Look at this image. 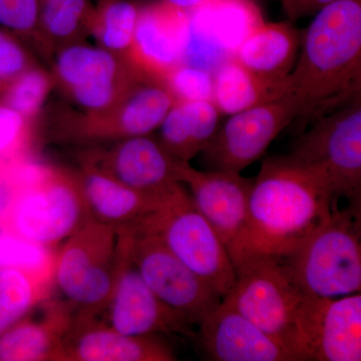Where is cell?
<instances>
[{"instance_id":"d6a6232c","label":"cell","mask_w":361,"mask_h":361,"mask_svg":"<svg viewBox=\"0 0 361 361\" xmlns=\"http://www.w3.org/2000/svg\"><path fill=\"white\" fill-rule=\"evenodd\" d=\"M35 66L20 39L0 27V94L23 71Z\"/></svg>"},{"instance_id":"7c38bea8","label":"cell","mask_w":361,"mask_h":361,"mask_svg":"<svg viewBox=\"0 0 361 361\" xmlns=\"http://www.w3.org/2000/svg\"><path fill=\"white\" fill-rule=\"evenodd\" d=\"M298 111L295 97L288 94L230 116L201 152L202 164L207 170L241 173L264 155L271 142L295 120Z\"/></svg>"},{"instance_id":"f1b7e54d","label":"cell","mask_w":361,"mask_h":361,"mask_svg":"<svg viewBox=\"0 0 361 361\" xmlns=\"http://www.w3.org/2000/svg\"><path fill=\"white\" fill-rule=\"evenodd\" d=\"M54 82L47 71L39 66H32L18 75L0 94V103L18 111L30 123L39 114Z\"/></svg>"},{"instance_id":"ac0fdd59","label":"cell","mask_w":361,"mask_h":361,"mask_svg":"<svg viewBox=\"0 0 361 361\" xmlns=\"http://www.w3.org/2000/svg\"><path fill=\"white\" fill-rule=\"evenodd\" d=\"M174 349L159 334L128 336L94 322H75L58 361H175Z\"/></svg>"},{"instance_id":"7a4b0ae2","label":"cell","mask_w":361,"mask_h":361,"mask_svg":"<svg viewBox=\"0 0 361 361\" xmlns=\"http://www.w3.org/2000/svg\"><path fill=\"white\" fill-rule=\"evenodd\" d=\"M288 80L305 127L361 99V0H338L315 14Z\"/></svg>"},{"instance_id":"e575fe53","label":"cell","mask_w":361,"mask_h":361,"mask_svg":"<svg viewBox=\"0 0 361 361\" xmlns=\"http://www.w3.org/2000/svg\"><path fill=\"white\" fill-rule=\"evenodd\" d=\"M338 0H282L285 13L290 20L313 16Z\"/></svg>"},{"instance_id":"603a6c76","label":"cell","mask_w":361,"mask_h":361,"mask_svg":"<svg viewBox=\"0 0 361 361\" xmlns=\"http://www.w3.org/2000/svg\"><path fill=\"white\" fill-rule=\"evenodd\" d=\"M220 115L214 102L177 101L159 127L157 140L177 160L190 161L215 135Z\"/></svg>"},{"instance_id":"ffe728a7","label":"cell","mask_w":361,"mask_h":361,"mask_svg":"<svg viewBox=\"0 0 361 361\" xmlns=\"http://www.w3.org/2000/svg\"><path fill=\"white\" fill-rule=\"evenodd\" d=\"M42 306L39 319L25 316L0 334V361H58L75 310L66 300L47 299Z\"/></svg>"},{"instance_id":"6da1fadb","label":"cell","mask_w":361,"mask_h":361,"mask_svg":"<svg viewBox=\"0 0 361 361\" xmlns=\"http://www.w3.org/2000/svg\"><path fill=\"white\" fill-rule=\"evenodd\" d=\"M338 198L320 171L290 156L263 161L249 201L248 225L236 253L283 259L325 222Z\"/></svg>"},{"instance_id":"4fadbf2b","label":"cell","mask_w":361,"mask_h":361,"mask_svg":"<svg viewBox=\"0 0 361 361\" xmlns=\"http://www.w3.org/2000/svg\"><path fill=\"white\" fill-rule=\"evenodd\" d=\"M118 231V259L113 295L109 310V326L128 336L180 334L195 337L193 323L152 291L130 257L127 240Z\"/></svg>"},{"instance_id":"3957f363","label":"cell","mask_w":361,"mask_h":361,"mask_svg":"<svg viewBox=\"0 0 361 361\" xmlns=\"http://www.w3.org/2000/svg\"><path fill=\"white\" fill-rule=\"evenodd\" d=\"M90 216L75 173L20 164L0 176V230L56 248Z\"/></svg>"},{"instance_id":"ba28073f","label":"cell","mask_w":361,"mask_h":361,"mask_svg":"<svg viewBox=\"0 0 361 361\" xmlns=\"http://www.w3.org/2000/svg\"><path fill=\"white\" fill-rule=\"evenodd\" d=\"M288 155L320 171L337 198L360 207L361 99L311 123Z\"/></svg>"},{"instance_id":"83f0119b","label":"cell","mask_w":361,"mask_h":361,"mask_svg":"<svg viewBox=\"0 0 361 361\" xmlns=\"http://www.w3.org/2000/svg\"><path fill=\"white\" fill-rule=\"evenodd\" d=\"M141 4L135 0L97 2L90 20V33L99 45L118 56L130 58Z\"/></svg>"},{"instance_id":"f546056e","label":"cell","mask_w":361,"mask_h":361,"mask_svg":"<svg viewBox=\"0 0 361 361\" xmlns=\"http://www.w3.org/2000/svg\"><path fill=\"white\" fill-rule=\"evenodd\" d=\"M58 248H49L0 230V269L56 272Z\"/></svg>"},{"instance_id":"30bf717a","label":"cell","mask_w":361,"mask_h":361,"mask_svg":"<svg viewBox=\"0 0 361 361\" xmlns=\"http://www.w3.org/2000/svg\"><path fill=\"white\" fill-rule=\"evenodd\" d=\"M127 240L130 257L147 285L164 303L194 325L222 301L208 282L187 267L153 232L139 226L118 227Z\"/></svg>"},{"instance_id":"d6986e66","label":"cell","mask_w":361,"mask_h":361,"mask_svg":"<svg viewBox=\"0 0 361 361\" xmlns=\"http://www.w3.org/2000/svg\"><path fill=\"white\" fill-rule=\"evenodd\" d=\"M75 175L90 216L116 228L144 220L183 189L180 188L170 196L144 193L126 186L85 161H82V166Z\"/></svg>"},{"instance_id":"8fae6325","label":"cell","mask_w":361,"mask_h":361,"mask_svg":"<svg viewBox=\"0 0 361 361\" xmlns=\"http://www.w3.org/2000/svg\"><path fill=\"white\" fill-rule=\"evenodd\" d=\"M291 350L297 360H361V295H305L297 306Z\"/></svg>"},{"instance_id":"9a60e30c","label":"cell","mask_w":361,"mask_h":361,"mask_svg":"<svg viewBox=\"0 0 361 361\" xmlns=\"http://www.w3.org/2000/svg\"><path fill=\"white\" fill-rule=\"evenodd\" d=\"M178 180L192 192V201L223 242L230 258L236 253L248 225L254 180L232 171H199L178 161Z\"/></svg>"},{"instance_id":"d4e9b609","label":"cell","mask_w":361,"mask_h":361,"mask_svg":"<svg viewBox=\"0 0 361 361\" xmlns=\"http://www.w3.org/2000/svg\"><path fill=\"white\" fill-rule=\"evenodd\" d=\"M94 11L90 0H37L35 47L52 56L63 47L84 42Z\"/></svg>"},{"instance_id":"9c48e42d","label":"cell","mask_w":361,"mask_h":361,"mask_svg":"<svg viewBox=\"0 0 361 361\" xmlns=\"http://www.w3.org/2000/svg\"><path fill=\"white\" fill-rule=\"evenodd\" d=\"M54 82L87 116L110 111L128 90L149 73L128 56L78 42L52 56Z\"/></svg>"},{"instance_id":"d590c367","label":"cell","mask_w":361,"mask_h":361,"mask_svg":"<svg viewBox=\"0 0 361 361\" xmlns=\"http://www.w3.org/2000/svg\"><path fill=\"white\" fill-rule=\"evenodd\" d=\"M169 6L176 7L180 11H189L203 7L213 6L226 0H161Z\"/></svg>"},{"instance_id":"7402d4cb","label":"cell","mask_w":361,"mask_h":361,"mask_svg":"<svg viewBox=\"0 0 361 361\" xmlns=\"http://www.w3.org/2000/svg\"><path fill=\"white\" fill-rule=\"evenodd\" d=\"M300 47V32L290 23L263 21L241 42L234 59L259 75L283 80L293 70Z\"/></svg>"},{"instance_id":"8d00e7d4","label":"cell","mask_w":361,"mask_h":361,"mask_svg":"<svg viewBox=\"0 0 361 361\" xmlns=\"http://www.w3.org/2000/svg\"><path fill=\"white\" fill-rule=\"evenodd\" d=\"M104 1V0H97V2Z\"/></svg>"},{"instance_id":"8992f818","label":"cell","mask_w":361,"mask_h":361,"mask_svg":"<svg viewBox=\"0 0 361 361\" xmlns=\"http://www.w3.org/2000/svg\"><path fill=\"white\" fill-rule=\"evenodd\" d=\"M232 263L235 283L222 300L292 353L294 314L305 295L286 266L264 254H242Z\"/></svg>"},{"instance_id":"4dcf8cb0","label":"cell","mask_w":361,"mask_h":361,"mask_svg":"<svg viewBox=\"0 0 361 361\" xmlns=\"http://www.w3.org/2000/svg\"><path fill=\"white\" fill-rule=\"evenodd\" d=\"M176 101H211L214 75L205 71L180 65L161 78Z\"/></svg>"},{"instance_id":"e0dca14e","label":"cell","mask_w":361,"mask_h":361,"mask_svg":"<svg viewBox=\"0 0 361 361\" xmlns=\"http://www.w3.org/2000/svg\"><path fill=\"white\" fill-rule=\"evenodd\" d=\"M200 339L209 360L297 361L281 341L221 301L201 320Z\"/></svg>"},{"instance_id":"1f68e13d","label":"cell","mask_w":361,"mask_h":361,"mask_svg":"<svg viewBox=\"0 0 361 361\" xmlns=\"http://www.w3.org/2000/svg\"><path fill=\"white\" fill-rule=\"evenodd\" d=\"M37 0H0V27L35 44Z\"/></svg>"},{"instance_id":"836d02e7","label":"cell","mask_w":361,"mask_h":361,"mask_svg":"<svg viewBox=\"0 0 361 361\" xmlns=\"http://www.w3.org/2000/svg\"><path fill=\"white\" fill-rule=\"evenodd\" d=\"M28 122L18 111L0 103V159L18 158L27 140Z\"/></svg>"},{"instance_id":"52a82bcc","label":"cell","mask_w":361,"mask_h":361,"mask_svg":"<svg viewBox=\"0 0 361 361\" xmlns=\"http://www.w3.org/2000/svg\"><path fill=\"white\" fill-rule=\"evenodd\" d=\"M134 225L156 234L222 299L231 290L235 270L227 248L184 188L157 212Z\"/></svg>"},{"instance_id":"cb8c5ba5","label":"cell","mask_w":361,"mask_h":361,"mask_svg":"<svg viewBox=\"0 0 361 361\" xmlns=\"http://www.w3.org/2000/svg\"><path fill=\"white\" fill-rule=\"evenodd\" d=\"M288 94V77L283 80L262 77L235 59L225 63L214 75L213 102L223 115L232 116Z\"/></svg>"},{"instance_id":"5b68a950","label":"cell","mask_w":361,"mask_h":361,"mask_svg":"<svg viewBox=\"0 0 361 361\" xmlns=\"http://www.w3.org/2000/svg\"><path fill=\"white\" fill-rule=\"evenodd\" d=\"M118 231L92 216L59 249L56 285L75 307V322H94L115 287Z\"/></svg>"},{"instance_id":"44dd1931","label":"cell","mask_w":361,"mask_h":361,"mask_svg":"<svg viewBox=\"0 0 361 361\" xmlns=\"http://www.w3.org/2000/svg\"><path fill=\"white\" fill-rule=\"evenodd\" d=\"M185 16L186 11L163 1L142 6L130 59L161 80L182 65L180 37Z\"/></svg>"},{"instance_id":"277c9868","label":"cell","mask_w":361,"mask_h":361,"mask_svg":"<svg viewBox=\"0 0 361 361\" xmlns=\"http://www.w3.org/2000/svg\"><path fill=\"white\" fill-rule=\"evenodd\" d=\"M282 262L304 295L360 293V207L336 208Z\"/></svg>"},{"instance_id":"4316f807","label":"cell","mask_w":361,"mask_h":361,"mask_svg":"<svg viewBox=\"0 0 361 361\" xmlns=\"http://www.w3.org/2000/svg\"><path fill=\"white\" fill-rule=\"evenodd\" d=\"M232 59H234L232 51L216 30L207 11L198 8L186 11L180 37L182 65L214 75Z\"/></svg>"},{"instance_id":"5bb4252c","label":"cell","mask_w":361,"mask_h":361,"mask_svg":"<svg viewBox=\"0 0 361 361\" xmlns=\"http://www.w3.org/2000/svg\"><path fill=\"white\" fill-rule=\"evenodd\" d=\"M176 102L163 80L146 75L110 111L71 121L63 135L82 142H116L151 135Z\"/></svg>"},{"instance_id":"484cf974","label":"cell","mask_w":361,"mask_h":361,"mask_svg":"<svg viewBox=\"0 0 361 361\" xmlns=\"http://www.w3.org/2000/svg\"><path fill=\"white\" fill-rule=\"evenodd\" d=\"M56 272L0 269V334L51 298Z\"/></svg>"},{"instance_id":"2e32d148","label":"cell","mask_w":361,"mask_h":361,"mask_svg":"<svg viewBox=\"0 0 361 361\" xmlns=\"http://www.w3.org/2000/svg\"><path fill=\"white\" fill-rule=\"evenodd\" d=\"M82 161L144 193L170 196L182 188L176 172L179 160L151 135L120 140L108 151L90 152Z\"/></svg>"}]
</instances>
